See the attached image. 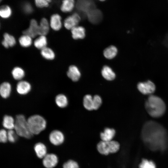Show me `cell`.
I'll return each instance as SVG.
<instances>
[{
  "mask_svg": "<svg viewBox=\"0 0 168 168\" xmlns=\"http://www.w3.org/2000/svg\"><path fill=\"white\" fill-rule=\"evenodd\" d=\"M36 6L39 8H43L48 7L52 0H34Z\"/></svg>",
  "mask_w": 168,
  "mask_h": 168,
  "instance_id": "836d02e7",
  "label": "cell"
},
{
  "mask_svg": "<svg viewBox=\"0 0 168 168\" xmlns=\"http://www.w3.org/2000/svg\"><path fill=\"white\" fill-rule=\"evenodd\" d=\"M49 22L50 29L55 31H59L63 26L61 16L57 13L51 16Z\"/></svg>",
  "mask_w": 168,
  "mask_h": 168,
  "instance_id": "30bf717a",
  "label": "cell"
},
{
  "mask_svg": "<svg viewBox=\"0 0 168 168\" xmlns=\"http://www.w3.org/2000/svg\"><path fill=\"white\" fill-rule=\"evenodd\" d=\"M115 132L113 128H106L103 132L101 133L100 137L102 140L104 141H109L112 140L114 136Z\"/></svg>",
  "mask_w": 168,
  "mask_h": 168,
  "instance_id": "4316f807",
  "label": "cell"
},
{
  "mask_svg": "<svg viewBox=\"0 0 168 168\" xmlns=\"http://www.w3.org/2000/svg\"><path fill=\"white\" fill-rule=\"evenodd\" d=\"M75 5L74 0H63L60 6L61 11L64 13L71 12L74 8Z\"/></svg>",
  "mask_w": 168,
  "mask_h": 168,
  "instance_id": "484cf974",
  "label": "cell"
},
{
  "mask_svg": "<svg viewBox=\"0 0 168 168\" xmlns=\"http://www.w3.org/2000/svg\"><path fill=\"white\" fill-rule=\"evenodd\" d=\"M72 38L75 40L83 39L85 36V28L81 26H76L71 30Z\"/></svg>",
  "mask_w": 168,
  "mask_h": 168,
  "instance_id": "603a6c76",
  "label": "cell"
},
{
  "mask_svg": "<svg viewBox=\"0 0 168 168\" xmlns=\"http://www.w3.org/2000/svg\"><path fill=\"white\" fill-rule=\"evenodd\" d=\"M0 1H2V0H0Z\"/></svg>",
  "mask_w": 168,
  "mask_h": 168,
  "instance_id": "60d3db41",
  "label": "cell"
},
{
  "mask_svg": "<svg viewBox=\"0 0 168 168\" xmlns=\"http://www.w3.org/2000/svg\"><path fill=\"white\" fill-rule=\"evenodd\" d=\"M117 49L114 46L111 45L106 48L103 52L105 57L108 59L114 58L117 55Z\"/></svg>",
  "mask_w": 168,
  "mask_h": 168,
  "instance_id": "f546056e",
  "label": "cell"
},
{
  "mask_svg": "<svg viewBox=\"0 0 168 168\" xmlns=\"http://www.w3.org/2000/svg\"><path fill=\"white\" fill-rule=\"evenodd\" d=\"M145 107L148 114L155 118L162 116L166 109V104L162 99L152 94L148 97L145 102Z\"/></svg>",
  "mask_w": 168,
  "mask_h": 168,
  "instance_id": "7a4b0ae2",
  "label": "cell"
},
{
  "mask_svg": "<svg viewBox=\"0 0 168 168\" xmlns=\"http://www.w3.org/2000/svg\"><path fill=\"white\" fill-rule=\"evenodd\" d=\"M35 39L33 45L36 49L40 50L48 46V40L46 35H40Z\"/></svg>",
  "mask_w": 168,
  "mask_h": 168,
  "instance_id": "2e32d148",
  "label": "cell"
},
{
  "mask_svg": "<svg viewBox=\"0 0 168 168\" xmlns=\"http://www.w3.org/2000/svg\"><path fill=\"white\" fill-rule=\"evenodd\" d=\"M16 40L13 35L8 32L3 34L1 44L4 48L8 49L16 45Z\"/></svg>",
  "mask_w": 168,
  "mask_h": 168,
  "instance_id": "5bb4252c",
  "label": "cell"
},
{
  "mask_svg": "<svg viewBox=\"0 0 168 168\" xmlns=\"http://www.w3.org/2000/svg\"><path fill=\"white\" fill-rule=\"evenodd\" d=\"M12 91V86L8 82H4L2 83L0 86V94L3 98L9 97Z\"/></svg>",
  "mask_w": 168,
  "mask_h": 168,
  "instance_id": "7402d4cb",
  "label": "cell"
},
{
  "mask_svg": "<svg viewBox=\"0 0 168 168\" xmlns=\"http://www.w3.org/2000/svg\"><path fill=\"white\" fill-rule=\"evenodd\" d=\"M63 168H79V167L77 162L72 160H69L63 164Z\"/></svg>",
  "mask_w": 168,
  "mask_h": 168,
  "instance_id": "74e56055",
  "label": "cell"
},
{
  "mask_svg": "<svg viewBox=\"0 0 168 168\" xmlns=\"http://www.w3.org/2000/svg\"><path fill=\"white\" fill-rule=\"evenodd\" d=\"M55 102L57 106L61 108L65 107L68 103L67 97L63 94H59L56 96L55 98Z\"/></svg>",
  "mask_w": 168,
  "mask_h": 168,
  "instance_id": "4dcf8cb0",
  "label": "cell"
},
{
  "mask_svg": "<svg viewBox=\"0 0 168 168\" xmlns=\"http://www.w3.org/2000/svg\"><path fill=\"white\" fill-rule=\"evenodd\" d=\"M86 16L91 22L92 24H97L101 21L102 14L99 10L95 8L89 12Z\"/></svg>",
  "mask_w": 168,
  "mask_h": 168,
  "instance_id": "9a60e30c",
  "label": "cell"
},
{
  "mask_svg": "<svg viewBox=\"0 0 168 168\" xmlns=\"http://www.w3.org/2000/svg\"><path fill=\"white\" fill-rule=\"evenodd\" d=\"M100 0V1H104L105 0Z\"/></svg>",
  "mask_w": 168,
  "mask_h": 168,
  "instance_id": "ab89813d",
  "label": "cell"
},
{
  "mask_svg": "<svg viewBox=\"0 0 168 168\" xmlns=\"http://www.w3.org/2000/svg\"><path fill=\"white\" fill-rule=\"evenodd\" d=\"M14 129L18 136L21 137L30 139L33 136L30 130L27 119L22 114L16 116Z\"/></svg>",
  "mask_w": 168,
  "mask_h": 168,
  "instance_id": "3957f363",
  "label": "cell"
},
{
  "mask_svg": "<svg viewBox=\"0 0 168 168\" xmlns=\"http://www.w3.org/2000/svg\"><path fill=\"white\" fill-rule=\"evenodd\" d=\"M119 144L117 142L112 140L109 141H102L97 145V149L99 152L105 155L116 152L119 150Z\"/></svg>",
  "mask_w": 168,
  "mask_h": 168,
  "instance_id": "5b68a950",
  "label": "cell"
},
{
  "mask_svg": "<svg viewBox=\"0 0 168 168\" xmlns=\"http://www.w3.org/2000/svg\"><path fill=\"white\" fill-rule=\"evenodd\" d=\"M16 89L18 94L25 95L30 91L31 86L29 82L23 80L18 82L16 85Z\"/></svg>",
  "mask_w": 168,
  "mask_h": 168,
  "instance_id": "7c38bea8",
  "label": "cell"
},
{
  "mask_svg": "<svg viewBox=\"0 0 168 168\" xmlns=\"http://www.w3.org/2000/svg\"><path fill=\"white\" fill-rule=\"evenodd\" d=\"M2 125L3 127L8 130L14 129L15 125V119L10 115H5L3 118Z\"/></svg>",
  "mask_w": 168,
  "mask_h": 168,
  "instance_id": "cb8c5ba5",
  "label": "cell"
},
{
  "mask_svg": "<svg viewBox=\"0 0 168 168\" xmlns=\"http://www.w3.org/2000/svg\"><path fill=\"white\" fill-rule=\"evenodd\" d=\"M102 100L100 97L98 95H95L93 97V110L98 109L101 106Z\"/></svg>",
  "mask_w": 168,
  "mask_h": 168,
  "instance_id": "e575fe53",
  "label": "cell"
},
{
  "mask_svg": "<svg viewBox=\"0 0 168 168\" xmlns=\"http://www.w3.org/2000/svg\"><path fill=\"white\" fill-rule=\"evenodd\" d=\"M83 105L85 108L87 110H93V97L90 95L85 96L83 98Z\"/></svg>",
  "mask_w": 168,
  "mask_h": 168,
  "instance_id": "1f68e13d",
  "label": "cell"
},
{
  "mask_svg": "<svg viewBox=\"0 0 168 168\" xmlns=\"http://www.w3.org/2000/svg\"><path fill=\"white\" fill-rule=\"evenodd\" d=\"M22 10L24 13L26 14H31L33 11L31 5L28 2H26L23 5Z\"/></svg>",
  "mask_w": 168,
  "mask_h": 168,
  "instance_id": "8d00e7d4",
  "label": "cell"
},
{
  "mask_svg": "<svg viewBox=\"0 0 168 168\" xmlns=\"http://www.w3.org/2000/svg\"><path fill=\"white\" fill-rule=\"evenodd\" d=\"M68 77L72 81L76 82L81 77V72L78 68L74 65L69 66L67 73Z\"/></svg>",
  "mask_w": 168,
  "mask_h": 168,
  "instance_id": "e0dca14e",
  "label": "cell"
},
{
  "mask_svg": "<svg viewBox=\"0 0 168 168\" xmlns=\"http://www.w3.org/2000/svg\"><path fill=\"white\" fill-rule=\"evenodd\" d=\"M8 141L7 131L4 129H1L0 131V142L5 143Z\"/></svg>",
  "mask_w": 168,
  "mask_h": 168,
  "instance_id": "f35d334b",
  "label": "cell"
},
{
  "mask_svg": "<svg viewBox=\"0 0 168 168\" xmlns=\"http://www.w3.org/2000/svg\"><path fill=\"white\" fill-rule=\"evenodd\" d=\"M12 10L11 7L8 5H3L0 8V16L3 19L9 18L12 15Z\"/></svg>",
  "mask_w": 168,
  "mask_h": 168,
  "instance_id": "f1b7e54d",
  "label": "cell"
},
{
  "mask_svg": "<svg viewBox=\"0 0 168 168\" xmlns=\"http://www.w3.org/2000/svg\"><path fill=\"white\" fill-rule=\"evenodd\" d=\"M49 139L50 142L54 145L58 146L62 144L64 140V136L63 133L58 130L52 131L50 133Z\"/></svg>",
  "mask_w": 168,
  "mask_h": 168,
  "instance_id": "8fae6325",
  "label": "cell"
},
{
  "mask_svg": "<svg viewBox=\"0 0 168 168\" xmlns=\"http://www.w3.org/2000/svg\"><path fill=\"white\" fill-rule=\"evenodd\" d=\"M11 74L14 80L19 81L23 80L24 78L26 75V72L21 67L16 66L12 68Z\"/></svg>",
  "mask_w": 168,
  "mask_h": 168,
  "instance_id": "d6986e66",
  "label": "cell"
},
{
  "mask_svg": "<svg viewBox=\"0 0 168 168\" xmlns=\"http://www.w3.org/2000/svg\"><path fill=\"white\" fill-rule=\"evenodd\" d=\"M141 136L144 143L152 149H164L168 144V134L166 129L154 121H148L144 124Z\"/></svg>",
  "mask_w": 168,
  "mask_h": 168,
  "instance_id": "6da1fadb",
  "label": "cell"
},
{
  "mask_svg": "<svg viewBox=\"0 0 168 168\" xmlns=\"http://www.w3.org/2000/svg\"><path fill=\"white\" fill-rule=\"evenodd\" d=\"M81 20L80 15L75 13L67 17L63 22V26L67 29L71 30L77 26Z\"/></svg>",
  "mask_w": 168,
  "mask_h": 168,
  "instance_id": "9c48e42d",
  "label": "cell"
},
{
  "mask_svg": "<svg viewBox=\"0 0 168 168\" xmlns=\"http://www.w3.org/2000/svg\"><path fill=\"white\" fill-rule=\"evenodd\" d=\"M27 120L30 130L33 135L39 134L46 128V121L40 115H32L28 118Z\"/></svg>",
  "mask_w": 168,
  "mask_h": 168,
  "instance_id": "277c9868",
  "label": "cell"
},
{
  "mask_svg": "<svg viewBox=\"0 0 168 168\" xmlns=\"http://www.w3.org/2000/svg\"><path fill=\"white\" fill-rule=\"evenodd\" d=\"M76 7L81 15L85 16L89 12L96 8V6L93 0H77Z\"/></svg>",
  "mask_w": 168,
  "mask_h": 168,
  "instance_id": "8992f818",
  "label": "cell"
},
{
  "mask_svg": "<svg viewBox=\"0 0 168 168\" xmlns=\"http://www.w3.org/2000/svg\"><path fill=\"white\" fill-rule=\"evenodd\" d=\"M18 135L13 129L7 131L8 141L12 143L15 142L17 140Z\"/></svg>",
  "mask_w": 168,
  "mask_h": 168,
  "instance_id": "d590c367",
  "label": "cell"
},
{
  "mask_svg": "<svg viewBox=\"0 0 168 168\" xmlns=\"http://www.w3.org/2000/svg\"><path fill=\"white\" fill-rule=\"evenodd\" d=\"M33 38L30 36L22 34L18 39V43L20 45L22 48H27L33 45Z\"/></svg>",
  "mask_w": 168,
  "mask_h": 168,
  "instance_id": "ac0fdd59",
  "label": "cell"
},
{
  "mask_svg": "<svg viewBox=\"0 0 168 168\" xmlns=\"http://www.w3.org/2000/svg\"><path fill=\"white\" fill-rule=\"evenodd\" d=\"M139 168H156V165L153 161L144 159L139 164Z\"/></svg>",
  "mask_w": 168,
  "mask_h": 168,
  "instance_id": "d6a6232c",
  "label": "cell"
},
{
  "mask_svg": "<svg viewBox=\"0 0 168 168\" xmlns=\"http://www.w3.org/2000/svg\"><path fill=\"white\" fill-rule=\"evenodd\" d=\"M22 33L35 38L39 35V23L35 19H31L28 27L23 31Z\"/></svg>",
  "mask_w": 168,
  "mask_h": 168,
  "instance_id": "ba28073f",
  "label": "cell"
},
{
  "mask_svg": "<svg viewBox=\"0 0 168 168\" xmlns=\"http://www.w3.org/2000/svg\"><path fill=\"white\" fill-rule=\"evenodd\" d=\"M50 29L49 21L45 17L42 18L39 23V35H47Z\"/></svg>",
  "mask_w": 168,
  "mask_h": 168,
  "instance_id": "44dd1931",
  "label": "cell"
},
{
  "mask_svg": "<svg viewBox=\"0 0 168 168\" xmlns=\"http://www.w3.org/2000/svg\"><path fill=\"white\" fill-rule=\"evenodd\" d=\"M43 159V164L46 168H54L58 161V157L53 153L47 154Z\"/></svg>",
  "mask_w": 168,
  "mask_h": 168,
  "instance_id": "4fadbf2b",
  "label": "cell"
},
{
  "mask_svg": "<svg viewBox=\"0 0 168 168\" xmlns=\"http://www.w3.org/2000/svg\"><path fill=\"white\" fill-rule=\"evenodd\" d=\"M137 87L142 94L145 95H152L156 90L155 84L150 80L138 83L137 84Z\"/></svg>",
  "mask_w": 168,
  "mask_h": 168,
  "instance_id": "52a82bcc",
  "label": "cell"
},
{
  "mask_svg": "<svg viewBox=\"0 0 168 168\" xmlns=\"http://www.w3.org/2000/svg\"><path fill=\"white\" fill-rule=\"evenodd\" d=\"M101 74L104 78L108 81L114 80L116 76L115 73L111 68L108 66L103 67L101 70Z\"/></svg>",
  "mask_w": 168,
  "mask_h": 168,
  "instance_id": "83f0119b",
  "label": "cell"
},
{
  "mask_svg": "<svg viewBox=\"0 0 168 168\" xmlns=\"http://www.w3.org/2000/svg\"><path fill=\"white\" fill-rule=\"evenodd\" d=\"M34 149L37 156L40 158H43L47 154L46 147L42 143L40 142L36 143Z\"/></svg>",
  "mask_w": 168,
  "mask_h": 168,
  "instance_id": "d4e9b609",
  "label": "cell"
},
{
  "mask_svg": "<svg viewBox=\"0 0 168 168\" xmlns=\"http://www.w3.org/2000/svg\"><path fill=\"white\" fill-rule=\"evenodd\" d=\"M40 54L43 58L48 61L54 60L56 56L54 50L48 46L40 50Z\"/></svg>",
  "mask_w": 168,
  "mask_h": 168,
  "instance_id": "ffe728a7",
  "label": "cell"
}]
</instances>
